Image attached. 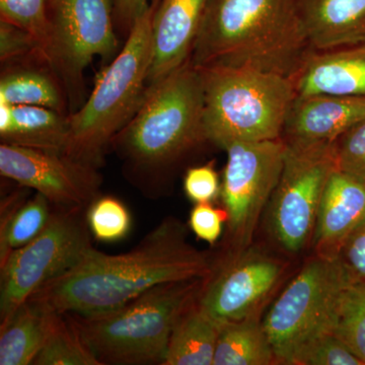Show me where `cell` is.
Masks as SVG:
<instances>
[{"mask_svg":"<svg viewBox=\"0 0 365 365\" xmlns=\"http://www.w3.org/2000/svg\"><path fill=\"white\" fill-rule=\"evenodd\" d=\"M220 326L199 300L192 304L173 330L163 365H213Z\"/></svg>","mask_w":365,"mask_h":365,"instance_id":"7402d4cb","label":"cell"},{"mask_svg":"<svg viewBox=\"0 0 365 365\" xmlns=\"http://www.w3.org/2000/svg\"><path fill=\"white\" fill-rule=\"evenodd\" d=\"M274 361L272 345L257 316L222 323L213 365H268Z\"/></svg>","mask_w":365,"mask_h":365,"instance_id":"cb8c5ba5","label":"cell"},{"mask_svg":"<svg viewBox=\"0 0 365 365\" xmlns=\"http://www.w3.org/2000/svg\"><path fill=\"white\" fill-rule=\"evenodd\" d=\"M26 187L2 197L0 209V264L14 250L26 246L47 227L53 213L52 204L36 192L26 198Z\"/></svg>","mask_w":365,"mask_h":365,"instance_id":"ffe728a7","label":"cell"},{"mask_svg":"<svg viewBox=\"0 0 365 365\" xmlns=\"http://www.w3.org/2000/svg\"><path fill=\"white\" fill-rule=\"evenodd\" d=\"M284 163L271 198V227L289 253L313 239L327 182L337 170L333 144L285 143Z\"/></svg>","mask_w":365,"mask_h":365,"instance_id":"9c48e42d","label":"cell"},{"mask_svg":"<svg viewBox=\"0 0 365 365\" xmlns=\"http://www.w3.org/2000/svg\"><path fill=\"white\" fill-rule=\"evenodd\" d=\"M208 0H162L151 26L148 83L160 81L191 57Z\"/></svg>","mask_w":365,"mask_h":365,"instance_id":"9a60e30c","label":"cell"},{"mask_svg":"<svg viewBox=\"0 0 365 365\" xmlns=\"http://www.w3.org/2000/svg\"><path fill=\"white\" fill-rule=\"evenodd\" d=\"M294 365H365L334 332L321 336L300 352Z\"/></svg>","mask_w":365,"mask_h":365,"instance_id":"f1b7e54d","label":"cell"},{"mask_svg":"<svg viewBox=\"0 0 365 365\" xmlns=\"http://www.w3.org/2000/svg\"><path fill=\"white\" fill-rule=\"evenodd\" d=\"M208 143L204 125L202 74L191 60L150 83L130 121L110 148L124 176L150 199L167 195L179 163Z\"/></svg>","mask_w":365,"mask_h":365,"instance_id":"7a4b0ae2","label":"cell"},{"mask_svg":"<svg viewBox=\"0 0 365 365\" xmlns=\"http://www.w3.org/2000/svg\"><path fill=\"white\" fill-rule=\"evenodd\" d=\"M338 258L353 279L365 281V222L348 237Z\"/></svg>","mask_w":365,"mask_h":365,"instance_id":"836d02e7","label":"cell"},{"mask_svg":"<svg viewBox=\"0 0 365 365\" xmlns=\"http://www.w3.org/2000/svg\"><path fill=\"white\" fill-rule=\"evenodd\" d=\"M314 51L297 0H208L190 60L292 78Z\"/></svg>","mask_w":365,"mask_h":365,"instance_id":"3957f363","label":"cell"},{"mask_svg":"<svg viewBox=\"0 0 365 365\" xmlns=\"http://www.w3.org/2000/svg\"><path fill=\"white\" fill-rule=\"evenodd\" d=\"M61 81L50 67L28 62L11 64L0 78V103L11 106H39L66 114Z\"/></svg>","mask_w":365,"mask_h":365,"instance_id":"603a6c76","label":"cell"},{"mask_svg":"<svg viewBox=\"0 0 365 365\" xmlns=\"http://www.w3.org/2000/svg\"><path fill=\"white\" fill-rule=\"evenodd\" d=\"M225 150L222 196L227 213L228 242L235 250L251 244L262 211L271 200L284 163L282 139L235 143Z\"/></svg>","mask_w":365,"mask_h":365,"instance_id":"30bf717a","label":"cell"},{"mask_svg":"<svg viewBox=\"0 0 365 365\" xmlns=\"http://www.w3.org/2000/svg\"><path fill=\"white\" fill-rule=\"evenodd\" d=\"M33 365H101L71 319L59 313Z\"/></svg>","mask_w":365,"mask_h":365,"instance_id":"484cf974","label":"cell"},{"mask_svg":"<svg viewBox=\"0 0 365 365\" xmlns=\"http://www.w3.org/2000/svg\"><path fill=\"white\" fill-rule=\"evenodd\" d=\"M292 81L297 96L365 97V42L314 51Z\"/></svg>","mask_w":365,"mask_h":365,"instance_id":"e0dca14e","label":"cell"},{"mask_svg":"<svg viewBox=\"0 0 365 365\" xmlns=\"http://www.w3.org/2000/svg\"><path fill=\"white\" fill-rule=\"evenodd\" d=\"M225 222H227V211L215 208L211 203H197L190 213L192 232L199 240L210 245L220 239Z\"/></svg>","mask_w":365,"mask_h":365,"instance_id":"d6a6232c","label":"cell"},{"mask_svg":"<svg viewBox=\"0 0 365 365\" xmlns=\"http://www.w3.org/2000/svg\"><path fill=\"white\" fill-rule=\"evenodd\" d=\"M1 143L33 150L66 153L69 139L68 115L39 106H13L11 125L0 132Z\"/></svg>","mask_w":365,"mask_h":365,"instance_id":"44dd1931","label":"cell"},{"mask_svg":"<svg viewBox=\"0 0 365 365\" xmlns=\"http://www.w3.org/2000/svg\"><path fill=\"white\" fill-rule=\"evenodd\" d=\"M53 208L45 230L0 264V328L38 288L73 267L93 247L88 208Z\"/></svg>","mask_w":365,"mask_h":365,"instance_id":"ba28073f","label":"cell"},{"mask_svg":"<svg viewBox=\"0 0 365 365\" xmlns=\"http://www.w3.org/2000/svg\"><path fill=\"white\" fill-rule=\"evenodd\" d=\"M208 278L155 285L97 316L64 314L101 365H163L177 322L200 299Z\"/></svg>","mask_w":365,"mask_h":365,"instance_id":"277c9868","label":"cell"},{"mask_svg":"<svg viewBox=\"0 0 365 365\" xmlns=\"http://www.w3.org/2000/svg\"><path fill=\"white\" fill-rule=\"evenodd\" d=\"M334 150L337 169L365 185V120L346 131Z\"/></svg>","mask_w":365,"mask_h":365,"instance_id":"f546056e","label":"cell"},{"mask_svg":"<svg viewBox=\"0 0 365 365\" xmlns=\"http://www.w3.org/2000/svg\"><path fill=\"white\" fill-rule=\"evenodd\" d=\"M58 314L41 300H26L0 328V365H33Z\"/></svg>","mask_w":365,"mask_h":365,"instance_id":"d6986e66","label":"cell"},{"mask_svg":"<svg viewBox=\"0 0 365 365\" xmlns=\"http://www.w3.org/2000/svg\"><path fill=\"white\" fill-rule=\"evenodd\" d=\"M54 72L67 91L83 85V71L97 57L117 56L114 0H47Z\"/></svg>","mask_w":365,"mask_h":365,"instance_id":"8fae6325","label":"cell"},{"mask_svg":"<svg viewBox=\"0 0 365 365\" xmlns=\"http://www.w3.org/2000/svg\"><path fill=\"white\" fill-rule=\"evenodd\" d=\"M1 21L32 36L46 64L54 71V51L47 0H0Z\"/></svg>","mask_w":365,"mask_h":365,"instance_id":"d4e9b609","label":"cell"},{"mask_svg":"<svg viewBox=\"0 0 365 365\" xmlns=\"http://www.w3.org/2000/svg\"><path fill=\"white\" fill-rule=\"evenodd\" d=\"M364 120L365 97L297 95L281 139L285 143L333 144Z\"/></svg>","mask_w":365,"mask_h":365,"instance_id":"5bb4252c","label":"cell"},{"mask_svg":"<svg viewBox=\"0 0 365 365\" xmlns=\"http://www.w3.org/2000/svg\"><path fill=\"white\" fill-rule=\"evenodd\" d=\"M314 51L365 42V0H297Z\"/></svg>","mask_w":365,"mask_h":365,"instance_id":"ac0fdd59","label":"cell"},{"mask_svg":"<svg viewBox=\"0 0 365 365\" xmlns=\"http://www.w3.org/2000/svg\"><path fill=\"white\" fill-rule=\"evenodd\" d=\"M184 191L194 203H211L222 193V185L213 163L189 168L184 177Z\"/></svg>","mask_w":365,"mask_h":365,"instance_id":"1f68e13d","label":"cell"},{"mask_svg":"<svg viewBox=\"0 0 365 365\" xmlns=\"http://www.w3.org/2000/svg\"><path fill=\"white\" fill-rule=\"evenodd\" d=\"M116 16L126 31L130 32L136 19L148 9V0H114Z\"/></svg>","mask_w":365,"mask_h":365,"instance_id":"e575fe53","label":"cell"},{"mask_svg":"<svg viewBox=\"0 0 365 365\" xmlns=\"http://www.w3.org/2000/svg\"><path fill=\"white\" fill-rule=\"evenodd\" d=\"M98 170L66 153L0 144L1 176L42 194L53 207L88 208L101 195Z\"/></svg>","mask_w":365,"mask_h":365,"instance_id":"7c38bea8","label":"cell"},{"mask_svg":"<svg viewBox=\"0 0 365 365\" xmlns=\"http://www.w3.org/2000/svg\"><path fill=\"white\" fill-rule=\"evenodd\" d=\"M333 332L365 364V281L352 280L341 292Z\"/></svg>","mask_w":365,"mask_h":365,"instance_id":"4316f807","label":"cell"},{"mask_svg":"<svg viewBox=\"0 0 365 365\" xmlns=\"http://www.w3.org/2000/svg\"><path fill=\"white\" fill-rule=\"evenodd\" d=\"M199 69L203 78L204 125L208 143L225 150L235 143L281 138L297 97L292 78L235 67Z\"/></svg>","mask_w":365,"mask_h":365,"instance_id":"8992f818","label":"cell"},{"mask_svg":"<svg viewBox=\"0 0 365 365\" xmlns=\"http://www.w3.org/2000/svg\"><path fill=\"white\" fill-rule=\"evenodd\" d=\"M365 222V185L336 170L319 203L313 246L317 256L335 259L350 237Z\"/></svg>","mask_w":365,"mask_h":365,"instance_id":"2e32d148","label":"cell"},{"mask_svg":"<svg viewBox=\"0 0 365 365\" xmlns=\"http://www.w3.org/2000/svg\"><path fill=\"white\" fill-rule=\"evenodd\" d=\"M28 59L39 60L46 63L30 34L13 24L0 21V61L2 66L23 63L28 62Z\"/></svg>","mask_w":365,"mask_h":365,"instance_id":"4dcf8cb0","label":"cell"},{"mask_svg":"<svg viewBox=\"0 0 365 365\" xmlns=\"http://www.w3.org/2000/svg\"><path fill=\"white\" fill-rule=\"evenodd\" d=\"M153 13L150 6L136 19L123 48L98 76L86 104L68 115L66 155L102 167L113 138L143 103L148 88Z\"/></svg>","mask_w":365,"mask_h":365,"instance_id":"5b68a950","label":"cell"},{"mask_svg":"<svg viewBox=\"0 0 365 365\" xmlns=\"http://www.w3.org/2000/svg\"><path fill=\"white\" fill-rule=\"evenodd\" d=\"M352 280L339 258L307 262L263 322L276 361L294 364L312 342L333 332L341 292Z\"/></svg>","mask_w":365,"mask_h":365,"instance_id":"52a82bcc","label":"cell"},{"mask_svg":"<svg viewBox=\"0 0 365 365\" xmlns=\"http://www.w3.org/2000/svg\"><path fill=\"white\" fill-rule=\"evenodd\" d=\"M215 264L187 241V228L165 218L130 251L110 255L91 248L58 277L46 282L30 299L61 314L97 316L136 299L155 285L208 277Z\"/></svg>","mask_w":365,"mask_h":365,"instance_id":"6da1fadb","label":"cell"},{"mask_svg":"<svg viewBox=\"0 0 365 365\" xmlns=\"http://www.w3.org/2000/svg\"><path fill=\"white\" fill-rule=\"evenodd\" d=\"M91 234L97 241H121L131 230L130 211L119 198L111 195L98 197L86 210Z\"/></svg>","mask_w":365,"mask_h":365,"instance_id":"83f0119b","label":"cell"},{"mask_svg":"<svg viewBox=\"0 0 365 365\" xmlns=\"http://www.w3.org/2000/svg\"><path fill=\"white\" fill-rule=\"evenodd\" d=\"M282 273V264L272 257L241 252L220 267L215 266L199 304L220 323L251 318L257 316Z\"/></svg>","mask_w":365,"mask_h":365,"instance_id":"4fadbf2b","label":"cell"}]
</instances>
